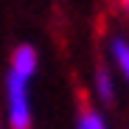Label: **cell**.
Segmentation results:
<instances>
[{"label":"cell","mask_w":129,"mask_h":129,"mask_svg":"<svg viewBox=\"0 0 129 129\" xmlns=\"http://www.w3.org/2000/svg\"><path fill=\"white\" fill-rule=\"evenodd\" d=\"M121 6H123V9H126V11H129V0H121Z\"/></svg>","instance_id":"obj_6"},{"label":"cell","mask_w":129,"mask_h":129,"mask_svg":"<svg viewBox=\"0 0 129 129\" xmlns=\"http://www.w3.org/2000/svg\"><path fill=\"white\" fill-rule=\"evenodd\" d=\"M95 87H98V95H101V101H112V98H115L112 79H110V73H107V70H98V73H95Z\"/></svg>","instance_id":"obj_4"},{"label":"cell","mask_w":129,"mask_h":129,"mask_svg":"<svg viewBox=\"0 0 129 129\" xmlns=\"http://www.w3.org/2000/svg\"><path fill=\"white\" fill-rule=\"evenodd\" d=\"M6 95H9V121L14 129H28L31 126V110H28V79L20 73H9L6 81Z\"/></svg>","instance_id":"obj_1"},{"label":"cell","mask_w":129,"mask_h":129,"mask_svg":"<svg viewBox=\"0 0 129 129\" xmlns=\"http://www.w3.org/2000/svg\"><path fill=\"white\" fill-rule=\"evenodd\" d=\"M112 59H115V64H118V70L123 73V79L129 81V42L112 39Z\"/></svg>","instance_id":"obj_3"},{"label":"cell","mask_w":129,"mask_h":129,"mask_svg":"<svg viewBox=\"0 0 129 129\" xmlns=\"http://www.w3.org/2000/svg\"><path fill=\"white\" fill-rule=\"evenodd\" d=\"M79 129H107V123H104V118H101L98 112L84 110L81 118H79Z\"/></svg>","instance_id":"obj_5"},{"label":"cell","mask_w":129,"mask_h":129,"mask_svg":"<svg viewBox=\"0 0 129 129\" xmlns=\"http://www.w3.org/2000/svg\"><path fill=\"white\" fill-rule=\"evenodd\" d=\"M37 51L31 48V45H20L17 51H14V56H11V70L14 73H20L23 79H31L34 73H37Z\"/></svg>","instance_id":"obj_2"}]
</instances>
